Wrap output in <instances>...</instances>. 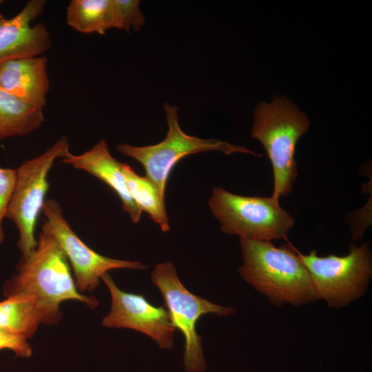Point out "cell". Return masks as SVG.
Returning <instances> with one entry per match:
<instances>
[{
    "instance_id": "cell-1",
    "label": "cell",
    "mask_w": 372,
    "mask_h": 372,
    "mask_svg": "<svg viewBox=\"0 0 372 372\" xmlns=\"http://www.w3.org/2000/svg\"><path fill=\"white\" fill-rule=\"evenodd\" d=\"M240 277L273 306L294 307L318 300L310 274L295 249L271 241L240 238Z\"/></svg>"
},
{
    "instance_id": "cell-2",
    "label": "cell",
    "mask_w": 372,
    "mask_h": 372,
    "mask_svg": "<svg viewBox=\"0 0 372 372\" xmlns=\"http://www.w3.org/2000/svg\"><path fill=\"white\" fill-rule=\"evenodd\" d=\"M17 273L3 286L7 298L17 294L34 296L58 324L62 318L61 302L75 300L90 309L99 305L94 296L81 293L74 281L68 259L55 237L42 230L37 246L28 256H21Z\"/></svg>"
},
{
    "instance_id": "cell-3",
    "label": "cell",
    "mask_w": 372,
    "mask_h": 372,
    "mask_svg": "<svg viewBox=\"0 0 372 372\" xmlns=\"http://www.w3.org/2000/svg\"><path fill=\"white\" fill-rule=\"evenodd\" d=\"M310 125L307 115L285 96L260 103L254 112L251 136L263 145L273 173L272 197L289 195L298 176L296 146Z\"/></svg>"
},
{
    "instance_id": "cell-4",
    "label": "cell",
    "mask_w": 372,
    "mask_h": 372,
    "mask_svg": "<svg viewBox=\"0 0 372 372\" xmlns=\"http://www.w3.org/2000/svg\"><path fill=\"white\" fill-rule=\"evenodd\" d=\"M151 280L162 294L172 324L184 337L185 372H204L207 364L202 338L197 333L198 321L207 314L232 315L236 308L214 303L192 293L180 280L171 261L157 264L151 273Z\"/></svg>"
},
{
    "instance_id": "cell-5",
    "label": "cell",
    "mask_w": 372,
    "mask_h": 372,
    "mask_svg": "<svg viewBox=\"0 0 372 372\" xmlns=\"http://www.w3.org/2000/svg\"><path fill=\"white\" fill-rule=\"evenodd\" d=\"M298 257L307 269L318 300L330 309L344 308L363 296L372 278V256L369 241L350 245L348 254L318 256L316 249Z\"/></svg>"
},
{
    "instance_id": "cell-6",
    "label": "cell",
    "mask_w": 372,
    "mask_h": 372,
    "mask_svg": "<svg viewBox=\"0 0 372 372\" xmlns=\"http://www.w3.org/2000/svg\"><path fill=\"white\" fill-rule=\"evenodd\" d=\"M208 205L221 231L240 238L266 241L286 239L295 223L281 207L279 199L272 196H240L215 187Z\"/></svg>"
},
{
    "instance_id": "cell-7",
    "label": "cell",
    "mask_w": 372,
    "mask_h": 372,
    "mask_svg": "<svg viewBox=\"0 0 372 372\" xmlns=\"http://www.w3.org/2000/svg\"><path fill=\"white\" fill-rule=\"evenodd\" d=\"M168 125L167 134L161 142L147 146L118 145L117 150L122 154L138 161L144 167L146 176L165 196L168 177L177 163L186 156L213 150L225 154L255 153L242 146L232 145L218 139H204L186 134L178 121V108L165 103L164 105Z\"/></svg>"
},
{
    "instance_id": "cell-8",
    "label": "cell",
    "mask_w": 372,
    "mask_h": 372,
    "mask_svg": "<svg viewBox=\"0 0 372 372\" xmlns=\"http://www.w3.org/2000/svg\"><path fill=\"white\" fill-rule=\"evenodd\" d=\"M68 149V141L62 136L43 153L23 161L17 169V183L6 217L18 229L17 245L23 257L30 256L37 246L34 229L49 188L48 175L55 160Z\"/></svg>"
},
{
    "instance_id": "cell-9",
    "label": "cell",
    "mask_w": 372,
    "mask_h": 372,
    "mask_svg": "<svg viewBox=\"0 0 372 372\" xmlns=\"http://www.w3.org/2000/svg\"><path fill=\"white\" fill-rule=\"evenodd\" d=\"M41 211L45 216L42 230L52 234L63 249L73 269L79 292L96 289L102 276L110 270H145L148 267L139 262L106 257L90 248L72 230L59 203L54 199H45Z\"/></svg>"
},
{
    "instance_id": "cell-10",
    "label": "cell",
    "mask_w": 372,
    "mask_h": 372,
    "mask_svg": "<svg viewBox=\"0 0 372 372\" xmlns=\"http://www.w3.org/2000/svg\"><path fill=\"white\" fill-rule=\"evenodd\" d=\"M101 280L112 299L111 309L102 320L103 326L139 331L150 337L162 349L173 347L176 329L165 307L154 306L142 294L121 290L108 273L103 274Z\"/></svg>"
},
{
    "instance_id": "cell-11",
    "label": "cell",
    "mask_w": 372,
    "mask_h": 372,
    "mask_svg": "<svg viewBox=\"0 0 372 372\" xmlns=\"http://www.w3.org/2000/svg\"><path fill=\"white\" fill-rule=\"evenodd\" d=\"M46 4L45 0H31L13 17L0 13V63L41 56L50 49L47 26L41 23L32 25Z\"/></svg>"
},
{
    "instance_id": "cell-12",
    "label": "cell",
    "mask_w": 372,
    "mask_h": 372,
    "mask_svg": "<svg viewBox=\"0 0 372 372\" xmlns=\"http://www.w3.org/2000/svg\"><path fill=\"white\" fill-rule=\"evenodd\" d=\"M61 162L73 167L86 171L107 185L120 198L123 209L133 223L139 221L142 211L132 198L122 171V163L117 161L110 154L104 139L91 149L79 155L68 149L61 156Z\"/></svg>"
},
{
    "instance_id": "cell-13",
    "label": "cell",
    "mask_w": 372,
    "mask_h": 372,
    "mask_svg": "<svg viewBox=\"0 0 372 372\" xmlns=\"http://www.w3.org/2000/svg\"><path fill=\"white\" fill-rule=\"evenodd\" d=\"M47 63L45 56H37L0 63V88L43 109L50 89Z\"/></svg>"
},
{
    "instance_id": "cell-14",
    "label": "cell",
    "mask_w": 372,
    "mask_h": 372,
    "mask_svg": "<svg viewBox=\"0 0 372 372\" xmlns=\"http://www.w3.org/2000/svg\"><path fill=\"white\" fill-rule=\"evenodd\" d=\"M41 323L56 325L34 296L17 294L0 301V328L28 339L32 337Z\"/></svg>"
},
{
    "instance_id": "cell-15",
    "label": "cell",
    "mask_w": 372,
    "mask_h": 372,
    "mask_svg": "<svg viewBox=\"0 0 372 372\" xmlns=\"http://www.w3.org/2000/svg\"><path fill=\"white\" fill-rule=\"evenodd\" d=\"M44 121L43 109L0 88V141L30 134Z\"/></svg>"
},
{
    "instance_id": "cell-16",
    "label": "cell",
    "mask_w": 372,
    "mask_h": 372,
    "mask_svg": "<svg viewBox=\"0 0 372 372\" xmlns=\"http://www.w3.org/2000/svg\"><path fill=\"white\" fill-rule=\"evenodd\" d=\"M65 21L74 30L83 33L104 34L114 28L112 0H72Z\"/></svg>"
},
{
    "instance_id": "cell-17",
    "label": "cell",
    "mask_w": 372,
    "mask_h": 372,
    "mask_svg": "<svg viewBox=\"0 0 372 372\" xmlns=\"http://www.w3.org/2000/svg\"><path fill=\"white\" fill-rule=\"evenodd\" d=\"M129 193L142 211L148 214L161 229L165 232L170 227L167 214L165 196L147 176H139L127 164L122 163Z\"/></svg>"
},
{
    "instance_id": "cell-18",
    "label": "cell",
    "mask_w": 372,
    "mask_h": 372,
    "mask_svg": "<svg viewBox=\"0 0 372 372\" xmlns=\"http://www.w3.org/2000/svg\"><path fill=\"white\" fill-rule=\"evenodd\" d=\"M114 28L130 32L139 30L145 24V17L139 8L138 0H112Z\"/></svg>"
},
{
    "instance_id": "cell-19",
    "label": "cell",
    "mask_w": 372,
    "mask_h": 372,
    "mask_svg": "<svg viewBox=\"0 0 372 372\" xmlns=\"http://www.w3.org/2000/svg\"><path fill=\"white\" fill-rule=\"evenodd\" d=\"M17 178V169L0 167V244L4 240L2 222L15 189Z\"/></svg>"
},
{
    "instance_id": "cell-20",
    "label": "cell",
    "mask_w": 372,
    "mask_h": 372,
    "mask_svg": "<svg viewBox=\"0 0 372 372\" xmlns=\"http://www.w3.org/2000/svg\"><path fill=\"white\" fill-rule=\"evenodd\" d=\"M10 349L17 357L30 358L32 349L27 339L0 328V350Z\"/></svg>"
},
{
    "instance_id": "cell-21",
    "label": "cell",
    "mask_w": 372,
    "mask_h": 372,
    "mask_svg": "<svg viewBox=\"0 0 372 372\" xmlns=\"http://www.w3.org/2000/svg\"><path fill=\"white\" fill-rule=\"evenodd\" d=\"M4 2L3 0H0V6Z\"/></svg>"
}]
</instances>
